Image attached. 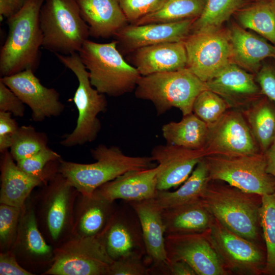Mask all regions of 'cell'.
Returning <instances> with one entry per match:
<instances>
[{
	"mask_svg": "<svg viewBox=\"0 0 275 275\" xmlns=\"http://www.w3.org/2000/svg\"><path fill=\"white\" fill-rule=\"evenodd\" d=\"M32 69L2 77L0 80L8 87L32 110V118L41 122L46 118L59 116L64 109L59 93L53 88L44 86Z\"/></svg>",
	"mask_w": 275,
	"mask_h": 275,
	"instance_id": "2e32d148",
	"label": "cell"
},
{
	"mask_svg": "<svg viewBox=\"0 0 275 275\" xmlns=\"http://www.w3.org/2000/svg\"><path fill=\"white\" fill-rule=\"evenodd\" d=\"M206 233L229 274L263 273L266 255L259 243L232 232L214 217Z\"/></svg>",
	"mask_w": 275,
	"mask_h": 275,
	"instance_id": "7c38bea8",
	"label": "cell"
},
{
	"mask_svg": "<svg viewBox=\"0 0 275 275\" xmlns=\"http://www.w3.org/2000/svg\"><path fill=\"white\" fill-rule=\"evenodd\" d=\"M242 1L207 0L202 14L195 20L190 33L219 28L239 9Z\"/></svg>",
	"mask_w": 275,
	"mask_h": 275,
	"instance_id": "e575fe53",
	"label": "cell"
},
{
	"mask_svg": "<svg viewBox=\"0 0 275 275\" xmlns=\"http://www.w3.org/2000/svg\"><path fill=\"white\" fill-rule=\"evenodd\" d=\"M208 130V125L193 113L179 122L163 125L161 129L167 144L191 149H204Z\"/></svg>",
	"mask_w": 275,
	"mask_h": 275,
	"instance_id": "f546056e",
	"label": "cell"
},
{
	"mask_svg": "<svg viewBox=\"0 0 275 275\" xmlns=\"http://www.w3.org/2000/svg\"><path fill=\"white\" fill-rule=\"evenodd\" d=\"M12 139L10 153L16 162L30 157L47 146V135L37 131L31 125L19 127Z\"/></svg>",
	"mask_w": 275,
	"mask_h": 275,
	"instance_id": "d590c367",
	"label": "cell"
},
{
	"mask_svg": "<svg viewBox=\"0 0 275 275\" xmlns=\"http://www.w3.org/2000/svg\"><path fill=\"white\" fill-rule=\"evenodd\" d=\"M166 0H119L128 22L133 23L158 10Z\"/></svg>",
	"mask_w": 275,
	"mask_h": 275,
	"instance_id": "f35d334b",
	"label": "cell"
},
{
	"mask_svg": "<svg viewBox=\"0 0 275 275\" xmlns=\"http://www.w3.org/2000/svg\"><path fill=\"white\" fill-rule=\"evenodd\" d=\"M1 275H33L22 266L13 252L10 250L0 253Z\"/></svg>",
	"mask_w": 275,
	"mask_h": 275,
	"instance_id": "7bdbcfd3",
	"label": "cell"
},
{
	"mask_svg": "<svg viewBox=\"0 0 275 275\" xmlns=\"http://www.w3.org/2000/svg\"><path fill=\"white\" fill-rule=\"evenodd\" d=\"M143 256L129 255L114 260L108 275H147L150 274V268L142 259Z\"/></svg>",
	"mask_w": 275,
	"mask_h": 275,
	"instance_id": "ab89813d",
	"label": "cell"
},
{
	"mask_svg": "<svg viewBox=\"0 0 275 275\" xmlns=\"http://www.w3.org/2000/svg\"><path fill=\"white\" fill-rule=\"evenodd\" d=\"M11 251L20 265L34 274H42L53 262L54 247L38 227L31 195L21 208L17 237Z\"/></svg>",
	"mask_w": 275,
	"mask_h": 275,
	"instance_id": "4fadbf2b",
	"label": "cell"
},
{
	"mask_svg": "<svg viewBox=\"0 0 275 275\" xmlns=\"http://www.w3.org/2000/svg\"><path fill=\"white\" fill-rule=\"evenodd\" d=\"M13 135L5 134L0 135V152L3 153L8 150L12 144Z\"/></svg>",
	"mask_w": 275,
	"mask_h": 275,
	"instance_id": "c3c4849f",
	"label": "cell"
},
{
	"mask_svg": "<svg viewBox=\"0 0 275 275\" xmlns=\"http://www.w3.org/2000/svg\"><path fill=\"white\" fill-rule=\"evenodd\" d=\"M256 81L253 75L232 63L205 84L208 90L223 97L231 108L248 107L253 102L252 100L261 92Z\"/></svg>",
	"mask_w": 275,
	"mask_h": 275,
	"instance_id": "44dd1931",
	"label": "cell"
},
{
	"mask_svg": "<svg viewBox=\"0 0 275 275\" xmlns=\"http://www.w3.org/2000/svg\"><path fill=\"white\" fill-rule=\"evenodd\" d=\"M208 169L204 158L176 190H158L154 198L161 209L174 207L201 199L209 182Z\"/></svg>",
	"mask_w": 275,
	"mask_h": 275,
	"instance_id": "f1b7e54d",
	"label": "cell"
},
{
	"mask_svg": "<svg viewBox=\"0 0 275 275\" xmlns=\"http://www.w3.org/2000/svg\"><path fill=\"white\" fill-rule=\"evenodd\" d=\"M206 89L205 82L186 67L141 76L134 93L136 98L151 101L158 115L176 107L184 116L193 113L196 98Z\"/></svg>",
	"mask_w": 275,
	"mask_h": 275,
	"instance_id": "8992f818",
	"label": "cell"
},
{
	"mask_svg": "<svg viewBox=\"0 0 275 275\" xmlns=\"http://www.w3.org/2000/svg\"><path fill=\"white\" fill-rule=\"evenodd\" d=\"M169 260H182L197 275L230 274L225 268L206 231L199 233L166 236Z\"/></svg>",
	"mask_w": 275,
	"mask_h": 275,
	"instance_id": "9a60e30c",
	"label": "cell"
},
{
	"mask_svg": "<svg viewBox=\"0 0 275 275\" xmlns=\"http://www.w3.org/2000/svg\"><path fill=\"white\" fill-rule=\"evenodd\" d=\"M204 149L209 155H237L261 152L242 112L229 109L208 125Z\"/></svg>",
	"mask_w": 275,
	"mask_h": 275,
	"instance_id": "5bb4252c",
	"label": "cell"
},
{
	"mask_svg": "<svg viewBox=\"0 0 275 275\" xmlns=\"http://www.w3.org/2000/svg\"><path fill=\"white\" fill-rule=\"evenodd\" d=\"M117 207L96 191L89 196L78 194L74 207L72 235L99 237L103 233Z\"/></svg>",
	"mask_w": 275,
	"mask_h": 275,
	"instance_id": "603a6c76",
	"label": "cell"
},
{
	"mask_svg": "<svg viewBox=\"0 0 275 275\" xmlns=\"http://www.w3.org/2000/svg\"><path fill=\"white\" fill-rule=\"evenodd\" d=\"M128 203L134 210L140 223L147 262L153 264L152 268H150L151 272L169 261L162 209L154 199Z\"/></svg>",
	"mask_w": 275,
	"mask_h": 275,
	"instance_id": "ffe728a7",
	"label": "cell"
},
{
	"mask_svg": "<svg viewBox=\"0 0 275 275\" xmlns=\"http://www.w3.org/2000/svg\"><path fill=\"white\" fill-rule=\"evenodd\" d=\"M32 196L38 227L55 248L72 235L74 207L79 194L61 174L52 176Z\"/></svg>",
	"mask_w": 275,
	"mask_h": 275,
	"instance_id": "277c9868",
	"label": "cell"
},
{
	"mask_svg": "<svg viewBox=\"0 0 275 275\" xmlns=\"http://www.w3.org/2000/svg\"><path fill=\"white\" fill-rule=\"evenodd\" d=\"M242 112L260 150L264 153L275 139V106L268 98L257 100Z\"/></svg>",
	"mask_w": 275,
	"mask_h": 275,
	"instance_id": "4dcf8cb0",
	"label": "cell"
},
{
	"mask_svg": "<svg viewBox=\"0 0 275 275\" xmlns=\"http://www.w3.org/2000/svg\"><path fill=\"white\" fill-rule=\"evenodd\" d=\"M156 269H158L162 274L197 275L195 271L188 264L179 260H169L167 263Z\"/></svg>",
	"mask_w": 275,
	"mask_h": 275,
	"instance_id": "ee69618b",
	"label": "cell"
},
{
	"mask_svg": "<svg viewBox=\"0 0 275 275\" xmlns=\"http://www.w3.org/2000/svg\"><path fill=\"white\" fill-rule=\"evenodd\" d=\"M207 155L204 149H191L167 144L154 147L151 157L158 163L157 190H168L183 183Z\"/></svg>",
	"mask_w": 275,
	"mask_h": 275,
	"instance_id": "ac0fdd59",
	"label": "cell"
},
{
	"mask_svg": "<svg viewBox=\"0 0 275 275\" xmlns=\"http://www.w3.org/2000/svg\"><path fill=\"white\" fill-rule=\"evenodd\" d=\"M158 165L149 169L129 171L95 191L112 202L118 199L131 202L154 199L158 191Z\"/></svg>",
	"mask_w": 275,
	"mask_h": 275,
	"instance_id": "7402d4cb",
	"label": "cell"
},
{
	"mask_svg": "<svg viewBox=\"0 0 275 275\" xmlns=\"http://www.w3.org/2000/svg\"><path fill=\"white\" fill-rule=\"evenodd\" d=\"M39 21L42 47L54 53L78 52L90 35L76 0H45Z\"/></svg>",
	"mask_w": 275,
	"mask_h": 275,
	"instance_id": "52a82bcc",
	"label": "cell"
},
{
	"mask_svg": "<svg viewBox=\"0 0 275 275\" xmlns=\"http://www.w3.org/2000/svg\"><path fill=\"white\" fill-rule=\"evenodd\" d=\"M210 180L223 181L243 191L261 196L275 192V178L266 171L264 153L209 155L204 158Z\"/></svg>",
	"mask_w": 275,
	"mask_h": 275,
	"instance_id": "9c48e42d",
	"label": "cell"
},
{
	"mask_svg": "<svg viewBox=\"0 0 275 275\" xmlns=\"http://www.w3.org/2000/svg\"><path fill=\"white\" fill-rule=\"evenodd\" d=\"M271 5L272 6V7H273V8L275 10V0H271V2H270Z\"/></svg>",
	"mask_w": 275,
	"mask_h": 275,
	"instance_id": "681fc988",
	"label": "cell"
},
{
	"mask_svg": "<svg viewBox=\"0 0 275 275\" xmlns=\"http://www.w3.org/2000/svg\"><path fill=\"white\" fill-rule=\"evenodd\" d=\"M90 35L97 38L114 36L128 22L119 0H76Z\"/></svg>",
	"mask_w": 275,
	"mask_h": 275,
	"instance_id": "484cf974",
	"label": "cell"
},
{
	"mask_svg": "<svg viewBox=\"0 0 275 275\" xmlns=\"http://www.w3.org/2000/svg\"><path fill=\"white\" fill-rule=\"evenodd\" d=\"M201 200L223 226L259 243L262 196L243 191L223 181L210 180Z\"/></svg>",
	"mask_w": 275,
	"mask_h": 275,
	"instance_id": "6da1fadb",
	"label": "cell"
},
{
	"mask_svg": "<svg viewBox=\"0 0 275 275\" xmlns=\"http://www.w3.org/2000/svg\"><path fill=\"white\" fill-rule=\"evenodd\" d=\"M113 261L100 236H71L54 248L53 262L42 275H108Z\"/></svg>",
	"mask_w": 275,
	"mask_h": 275,
	"instance_id": "30bf717a",
	"label": "cell"
},
{
	"mask_svg": "<svg viewBox=\"0 0 275 275\" xmlns=\"http://www.w3.org/2000/svg\"><path fill=\"white\" fill-rule=\"evenodd\" d=\"M207 0H166L157 11L133 23L135 25L169 23L197 19L202 14Z\"/></svg>",
	"mask_w": 275,
	"mask_h": 275,
	"instance_id": "1f68e13d",
	"label": "cell"
},
{
	"mask_svg": "<svg viewBox=\"0 0 275 275\" xmlns=\"http://www.w3.org/2000/svg\"><path fill=\"white\" fill-rule=\"evenodd\" d=\"M184 42L186 68L204 82L232 63L230 32L220 28L192 32Z\"/></svg>",
	"mask_w": 275,
	"mask_h": 275,
	"instance_id": "8fae6325",
	"label": "cell"
},
{
	"mask_svg": "<svg viewBox=\"0 0 275 275\" xmlns=\"http://www.w3.org/2000/svg\"><path fill=\"white\" fill-rule=\"evenodd\" d=\"M161 215L166 236L204 232L214 219L201 199L162 209Z\"/></svg>",
	"mask_w": 275,
	"mask_h": 275,
	"instance_id": "4316f807",
	"label": "cell"
},
{
	"mask_svg": "<svg viewBox=\"0 0 275 275\" xmlns=\"http://www.w3.org/2000/svg\"><path fill=\"white\" fill-rule=\"evenodd\" d=\"M264 153L266 163V171L275 178V139Z\"/></svg>",
	"mask_w": 275,
	"mask_h": 275,
	"instance_id": "7dc6e473",
	"label": "cell"
},
{
	"mask_svg": "<svg viewBox=\"0 0 275 275\" xmlns=\"http://www.w3.org/2000/svg\"><path fill=\"white\" fill-rule=\"evenodd\" d=\"M25 0H0L1 21L17 13L23 7Z\"/></svg>",
	"mask_w": 275,
	"mask_h": 275,
	"instance_id": "f6af8a7d",
	"label": "cell"
},
{
	"mask_svg": "<svg viewBox=\"0 0 275 275\" xmlns=\"http://www.w3.org/2000/svg\"><path fill=\"white\" fill-rule=\"evenodd\" d=\"M1 153L0 203L22 208L35 187L49 180L21 170L8 150Z\"/></svg>",
	"mask_w": 275,
	"mask_h": 275,
	"instance_id": "d4e9b609",
	"label": "cell"
},
{
	"mask_svg": "<svg viewBox=\"0 0 275 275\" xmlns=\"http://www.w3.org/2000/svg\"><path fill=\"white\" fill-rule=\"evenodd\" d=\"M44 1L25 0L20 10L7 18L9 33L0 52L2 77L37 68L42 46L39 16Z\"/></svg>",
	"mask_w": 275,
	"mask_h": 275,
	"instance_id": "7a4b0ae2",
	"label": "cell"
},
{
	"mask_svg": "<svg viewBox=\"0 0 275 275\" xmlns=\"http://www.w3.org/2000/svg\"><path fill=\"white\" fill-rule=\"evenodd\" d=\"M100 237L113 260L129 255H146L140 223L130 205L129 208H116Z\"/></svg>",
	"mask_w": 275,
	"mask_h": 275,
	"instance_id": "e0dca14e",
	"label": "cell"
},
{
	"mask_svg": "<svg viewBox=\"0 0 275 275\" xmlns=\"http://www.w3.org/2000/svg\"><path fill=\"white\" fill-rule=\"evenodd\" d=\"M237 18L243 28L256 32L275 46V10L270 2H260L243 9Z\"/></svg>",
	"mask_w": 275,
	"mask_h": 275,
	"instance_id": "d6a6232c",
	"label": "cell"
},
{
	"mask_svg": "<svg viewBox=\"0 0 275 275\" xmlns=\"http://www.w3.org/2000/svg\"><path fill=\"white\" fill-rule=\"evenodd\" d=\"M11 114L10 112L0 111V135H13L18 130L19 126Z\"/></svg>",
	"mask_w": 275,
	"mask_h": 275,
	"instance_id": "bcb514c9",
	"label": "cell"
},
{
	"mask_svg": "<svg viewBox=\"0 0 275 275\" xmlns=\"http://www.w3.org/2000/svg\"><path fill=\"white\" fill-rule=\"evenodd\" d=\"M253 1H264V0H253Z\"/></svg>",
	"mask_w": 275,
	"mask_h": 275,
	"instance_id": "f907efd6",
	"label": "cell"
},
{
	"mask_svg": "<svg viewBox=\"0 0 275 275\" xmlns=\"http://www.w3.org/2000/svg\"><path fill=\"white\" fill-rule=\"evenodd\" d=\"M259 220L266 246L263 273L275 275V192L262 196Z\"/></svg>",
	"mask_w": 275,
	"mask_h": 275,
	"instance_id": "836d02e7",
	"label": "cell"
},
{
	"mask_svg": "<svg viewBox=\"0 0 275 275\" xmlns=\"http://www.w3.org/2000/svg\"><path fill=\"white\" fill-rule=\"evenodd\" d=\"M196 19L169 23L127 24L114 35L118 47L127 53L143 47L183 41L190 34Z\"/></svg>",
	"mask_w": 275,
	"mask_h": 275,
	"instance_id": "d6986e66",
	"label": "cell"
},
{
	"mask_svg": "<svg viewBox=\"0 0 275 275\" xmlns=\"http://www.w3.org/2000/svg\"><path fill=\"white\" fill-rule=\"evenodd\" d=\"M0 250L10 251L17 234L21 208L0 203Z\"/></svg>",
	"mask_w": 275,
	"mask_h": 275,
	"instance_id": "74e56055",
	"label": "cell"
},
{
	"mask_svg": "<svg viewBox=\"0 0 275 275\" xmlns=\"http://www.w3.org/2000/svg\"><path fill=\"white\" fill-rule=\"evenodd\" d=\"M131 53L133 66L141 76L186 67L187 54L184 40L147 46Z\"/></svg>",
	"mask_w": 275,
	"mask_h": 275,
	"instance_id": "cb8c5ba5",
	"label": "cell"
},
{
	"mask_svg": "<svg viewBox=\"0 0 275 275\" xmlns=\"http://www.w3.org/2000/svg\"><path fill=\"white\" fill-rule=\"evenodd\" d=\"M78 53L99 93L118 97L135 90L141 75L124 60L117 41L99 43L87 39Z\"/></svg>",
	"mask_w": 275,
	"mask_h": 275,
	"instance_id": "5b68a950",
	"label": "cell"
},
{
	"mask_svg": "<svg viewBox=\"0 0 275 275\" xmlns=\"http://www.w3.org/2000/svg\"><path fill=\"white\" fill-rule=\"evenodd\" d=\"M90 151L96 160L93 163L82 164L61 158L58 167V172L83 196L91 195L101 185L127 172L155 167L151 156H128L116 146L100 144Z\"/></svg>",
	"mask_w": 275,
	"mask_h": 275,
	"instance_id": "3957f363",
	"label": "cell"
},
{
	"mask_svg": "<svg viewBox=\"0 0 275 275\" xmlns=\"http://www.w3.org/2000/svg\"><path fill=\"white\" fill-rule=\"evenodd\" d=\"M231 108L227 102L217 94L208 89L201 92L196 98L193 113L207 125L216 121Z\"/></svg>",
	"mask_w": 275,
	"mask_h": 275,
	"instance_id": "8d00e7d4",
	"label": "cell"
},
{
	"mask_svg": "<svg viewBox=\"0 0 275 275\" xmlns=\"http://www.w3.org/2000/svg\"><path fill=\"white\" fill-rule=\"evenodd\" d=\"M55 54L74 73L78 81L73 99L78 113L76 125L71 133L65 135L60 144L71 147L92 142L97 138L101 129L98 115L106 109V98L91 85L89 72L78 52L68 55Z\"/></svg>",
	"mask_w": 275,
	"mask_h": 275,
	"instance_id": "ba28073f",
	"label": "cell"
},
{
	"mask_svg": "<svg viewBox=\"0 0 275 275\" xmlns=\"http://www.w3.org/2000/svg\"><path fill=\"white\" fill-rule=\"evenodd\" d=\"M24 111V103L0 80V111L10 112L15 116L22 117Z\"/></svg>",
	"mask_w": 275,
	"mask_h": 275,
	"instance_id": "60d3db41",
	"label": "cell"
},
{
	"mask_svg": "<svg viewBox=\"0 0 275 275\" xmlns=\"http://www.w3.org/2000/svg\"><path fill=\"white\" fill-rule=\"evenodd\" d=\"M229 32L233 60L239 66L254 70L263 60L275 58V46L265 38L236 25Z\"/></svg>",
	"mask_w": 275,
	"mask_h": 275,
	"instance_id": "83f0119b",
	"label": "cell"
},
{
	"mask_svg": "<svg viewBox=\"0 0 275 275\" xmlns=\"http://www.w3.org/2000/svg\"><path fill=\"white\" fill-rule=\"evenodd\" d=\"M256 81L261 93L275 104V67L264 65L258 72Z\"/></svg>",
	"mask_w": 275,
	"mask_h": 275,
	"instance_id": "b9f144b4",
	"label": "cell"
}]
</instances>
